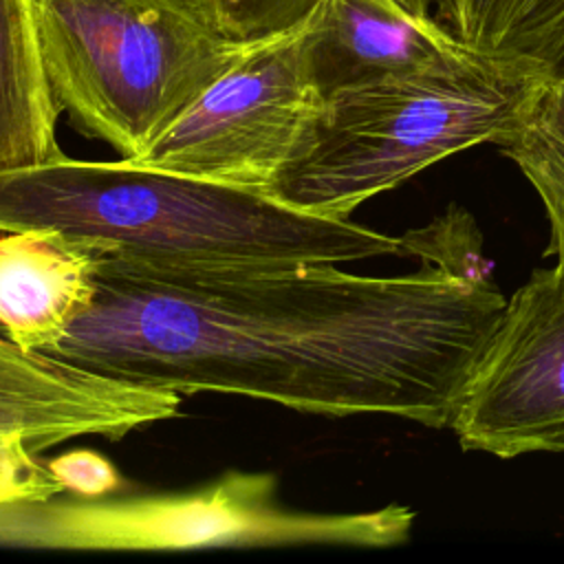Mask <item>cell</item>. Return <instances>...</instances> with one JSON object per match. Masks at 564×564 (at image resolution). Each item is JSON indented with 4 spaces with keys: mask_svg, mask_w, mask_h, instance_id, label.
<instances>
[{
    "mask_svg": "<svg viewBox=\"0 0 564 564\" xmlns=\"http://www.w3.org/2000/svg\"><path fill=\"white\" fill-rule=\"evenodd\" d=\"M55 480L79 498L97 500L119 489L121 478L115 465L95 449H70L46 463Z\"/></svg>",
    "mask_w": 564,
    "mask_h": 564,
    "instance_id": "obj_17",
    "label": "cell"
},
{
    "mask_svg": "<svg viewBox=\"0 0 564 564\" xmlns=\"http://www.w3.org/2000/svg\"><path fill=\"white\" fill-rule=\"evenodd\" d=\"M494 284L425 264H183L104 253L97 295L53 357L178 394L449 427L505 311Z\"/></svg>",
    "mask_w": 564,
    "mask_h": 564,
    "instance_id": "obj_1",
    "label": "cell"
},
{
    "mask_svg": "<svg viewBox=\"0 0 564 564\" xmlns=\"http://www.w3.org/2000/svg\"><path fill=\"white\" fill-rule=\"evenodd\" d=\"M399 256H419L425 264L471 284H491V262L482 256V236L463 207H449L430 225L399 238Z\"/></svg>",
    "mask_w": 564,
    "mask_h": 564,
    "instance_id": "obj_14",
    "label": "cell"
},
{
    "mask_svg": "<svg viewBox=\"0 0 564 564\" xmlns=\"http://www.w3.org/2000/svg\"><path fill=\"white\" fill-rule=\"evenodd\" d=\"M48 465L35 458V452L20 434L0 432V509L18 502H44L62 494Z\"/></svg>",
    "mask_w": 564,
    "mask_h": 564,
    "instance_id": "obj_16",
    "label": "cell"
},
{
    "mask_svg": "<svg viewBox=\"0 0 564 564\" xmlns=\"http://www.w3.org/2000/svg\"><path fill=\"white\" fill-rule=\"evenodd\" d=\"M319 0H203L214 20L236 40L256 42L297 26Z\"/></svg>",
    "mask_w": 564,
    "mask_h": 564,
    "instance_id": "obj_15",
    "label": "cell"
},
{
    "mask_svg": "<svg viewBox=\"0 0 564 564\" xmlns=\"http://www.w3.org/2000/svg\"><path fill=\"white\" fill-rule=\"evenodd\" d=\"M538 192L546 220V256L564 269V79L542 82L516 128L496 143Z\"/></svg>",
    "mask_w": 564,
    "mask_h": 564,
    "instance_id": "obj_13",
    "label": "cell"
},
{
    "mask_svg": "<svg viewBox=\"0 0 564 564\" xmlns=\"http://www.w3.org/2000/svg\"><path fill=\"white\" fill-rule=\"evenodd\" d=\"M183 397L31 352L0 337V432L37 454L77 436L123 438L178 416Z\"/></svg>",
    "mask_w": 564,
    "mask_h": 564,
    "instance_id": "obj_8",
    "label": "cell"
},
{
    "mask_svg": "<svg viewBox=\"0 0 564 564\" xmlns=\"http://www.w3.org/2000/svg\"><path fill=\"white\" fill-rule=\"evenodd\" d=\"M458 44L505 70L564 79V0H408Z\"/></svg>",
    "mask_w": 564,
    "mask_h": 564,
    "instance_id": "obj_11",
    "label": "cell"
},
{
    "mask_svg": "<svg viewBox=\"0 0 564 564\" xmlns=\"http://www.w3.org/2000/svg\"><path fill=\"white\" fill-rule=\"evenodd\" d=\"M304 57L322 99L480 59L408 0H319L304 20Z\"/></svg>",
    "mask_w": 564,
    "mask_h": 564,
    "instance_id": "obj_9",
    "label": "cell"
},
{
    "mask_svg": "<svg viewBox=\"0 0 564 564\" xmlns=\"http://www.w3.org/2000/svg\"><path fill=\"white\" fill-rule=\"evenodd\" d=\"M106 249L53 229L2 231L0 326L24 350L51 355L97 295Z\"/></svg>",
    "mask_w": 564,
    "mask_h": 564,
    "instance_id": "obj_10",
    "label": "cell"
},
{
    "mask_svg": "<svg viewBox=\"0 0 564 564\" xmlns=\"http://www.w3.org/2000/svg\"><path fill=\"white\" fill-rule=\"evenodd\" d=\"M542 82L485 59L324 99L267 194L302 212L350 218L368 198L480 143H500Z\"/></svg>",
    "mask_w": 564,
    "mask_h": 564,
    "instance_id": "obj_4",
    "label": "cell"
},
{
    "mask_svg": "<svg viewBox=\"0 0 564 564\" xmlns=\"http://www.w3.org/2000/svg\"><path fill=\"white\" fill-rule=\"evenodd\" d=\"M412 520L401 505L357 513L291 509L282 505L273 474L227 471L178 494L18 502L0 509V544L73 551L394 546L408 540Z\"/></svg>",
    "mask_w": 564,
    "mask_h": 564,
    "instance_id": "obj_5",
    "label": "cell"
},
{
    "mask_svg": "<svg viewBox=\"0 0 564 564\" xmlns=\"http://www.w3.org/2000/svg\"><path fill=\"white\" fill-rule=\"evenodd\" d=\"M53 229L106 253L183 264L352 262L401 251L350 218L291 207L262 189L62 156L0 172V231Z\"/></svg>",
    "mask_w": 564,
    "mask_h": 564,
    "instance_id": "obj_2",
    "label": "cell"
},
{
    "mask_svg": "<svg viewBox=\"0 0 564 564\" xmlns=\"http://www.w3.org/2000/svg\"><path fill=\"white\" fill-rule=\"evenodd\" d=\"M449 427L498 458L564 452V269H535L507 300Z\"/></svg>",
    "mask_w": 564,
    "mask_h": 564,
    "instance_id": "obj_7",
    "label": "cell"
},
{
    "mask_svg": "<svg viewBox=\"0 0 564 564\" xmlns=\"http://www.w3.org/2000/svg\"><path fill=\"white\" fill-rule=\"evenodd\" d=\"M35 0H0V172L62 159Z\"/></svg>",
    "mask_w": 564,
    "mask_h": 564,
    "instance_id": "obj_12",
    "label": "cell"
},
{
    "mask_svg": "<svg viewBox=\"0 0 564 564\" xmlns=\"http://www.w3.org/2000/svg\"><path fill=\"white\" fill-rule=\"evenodd\" d=\"M35 11L59 110L130 161L249 46L203 0H35Z\"/></svg>",
    "mask_w": 564,
    "mask_h": 564,
    "instance_id": "obj_3",
    "label": "cell"
},
{
    "mask_svg": "<svg viewBox=\"0 0 564 564\" xmlns=\"http://www.w3.org/2000/svg\"><path fill=\"white\" fill-rule=\"evenodd\" d=\"M322 104L306 68L302 20L249 42L134 163L267 192L306 141Z\"/></svg>",
    "mask_w": 564,
    "mask_h": 564,
    "instance_id": "obj_6",
    "label": "cell"
}]
</instances>
